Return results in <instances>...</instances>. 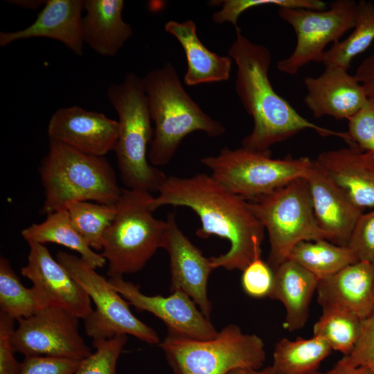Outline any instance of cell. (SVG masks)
<instances>
[{
    "instance_id": "obj_1",
    "label": "cell",
    "mask_w": 374,
    "mask_h": 374,
    "mask_svg": "<svg viewBox=\"0 0 374 374\" xmlns=\"http://www.w3.org/2000/svg\"><path fill=\"white\" fill-rule=\"evenodd\" d=\"M158 193L150 203L152 211L164 205L188 207L199 217L202 226L196 231L197 236L217 235L230 242L225 253L210 258L214 269L242 271L261 258L264 226L247 200L226 190L211 175L167 177Z\"/></svg>"
},
{
    "instance_id": "obj_2",
    "label": "cell",
    "mask_w": 374,
    "mask_h": 374,
    "mask_svg": "<svg viewBox=\"0 0 374 374\" xmlns=\"http://www.w3.org/2000/svg\"><path fill=\"white\" fill-rule=\"evenodd\" d=\"M235 30L236 37L228 55L237 66L236 93L253 122L242 147L258 152L270 151L274 144L305 130H312L322 136H337L348 145L353 143L347 132L332 130L309 121L278 95L269 79V50L249 40L239 28Z\"/></svg>"
},
{
    "instance_id": "obj_3",
    "label": "cell",
    "mask_w": 374,
    "mask_h": 374,
    "mask_svg": "<svg viewBox=\"0 0 374 374\" xmlns=\"http://www.w3.org/2000/svg\"><path fill=\"white\" fill-rule=\"evenodd\" d=\"M143 82L154 124L148 151L152 166L167 165L190 133L201 131L218 137L225 132V127L205 113L186 91L172 64L150 71Z\"/></svg>"
},
{
    "instance_id": "obj_4",
    "label": "cell",
    "mask_w": 374,
    "mask_h": 374,
    "mask_svg": "<svg viewBox=\"0 0 374 374\" xmlns=\"http://www.w3.org/2000/svg\"><path fill=\"white\" fill-rule=\"evenodd\" d=\"M107 96L118 118L114 151L122 182L125 188L158 192L167 176L148 161L154 128L143 78L127 73L108 87Z\"/></svg>"
},
{
    "instance_id": "obj_5",
    "label": "cell",
    "mask_w": 374,
    "mask_h": 374,
    "mask_svg": "<svg viewBox=\"0 0 374 374\" xmlns=\"http://www.w3.org/2000/svg\"><path fill=\"white\" fill-rule=\"evenodd\" d=\"M39 172L44 189L42 212L46 215L66 209L74 202L114 204L123 190L105 157L85 154L53 140Z\"/></svg>"
},
{
    "instance_id": "obj_6",
    "label": "cell",
    "mask_w": 374,
    "mask_h": 374,
    "mask_svg": "<svg viewBox=\"0 0 374 374\" xmlns=\"http://www.w3.org/2000/svg\"><path fill=\"white\" fill-rule=\"evenodd\" d=\"M153 197L148 191L123 188L103 240L101 255L108 263L109 277L140 271L162 248L166 221L152 215Z\"/></svg>"
},
{
    "instance_id": "obj_7",
    "label": "cell",
    "mask_w": 374,
    "mask_h": 374,
    "mask_svg": "<svg viewBox=\"0 0 374 374\" xmlns=\"http://www.w3.org/2000/svg\"><path fill=\"white\" fill-rule=\"evenodd\" d=\"M159 346L174 374H227L238 368H261L266 360L262 339L233 324L207 340L168 329Z\"/></svg>"
},
{
    "instance_id": "obj_8",
    "label": "cell",
    "mask_w": 374,
    "mask_h": 374,
    "mask_svg": "<svg viewBox=\"0 0 374 374\" xmlns=\"http://www.w3.org/2000/svg\"><path fill=\"white\" fill-rule=\"evenodd\" d=\"M247 202L268 234L267 263L274 271L299 242L326 239L315 219L305 177Z\"/></svg>"
},
{
    "instance_id": "obj_9",
    "label": "cell",
    "mask_w": 374,
    "mask_h": 374,
    "mask_svg": "<svg viewBox=\"0 0 374 374\" xmlns=\"http://www.w3.org/2000/svg\"><path fill=\"white\" fill-rule=\"evenodd\" d=\"M312 161L305 157L273 159L271 151L243 147L224 148L217 155L201 159L216 181L246 200L266 195L294 179L305 177Z\"/></svg>"
},
{
    "instance_id": "obj_10",
    "label": "cell",
    "mask_w": 374,
    "mask_h": 374,
    "mask_svg": "<svg viewBox=\"0 0 374 374\" xmlns=\"http://www.w3.org/2000/svg\"><path fill=\"white\" fill-rule=\"evenodd\" d=\"M57 260L84 289L95 305L84 319L87 335L94 341L130 335L149 344H160L154 330L131 312L130 303L80 257L65 251L56 254Z\"/></svg>"
},
{
    "instance_id": "obj_11",
    "label": "cell",
    "mask_w": 374,
    "mask_h": 374,
    "mask_svg": "<svg viewBox=\"0 0 374 374\" xmlns=\"http://www.w3.org/2000/svg\"><path fill=\"white\" fill-rule=\"evenodd\" d=\"M357 8L353 0H336L323 10L280 8L278 16L294 28L296 44L292 54L277 63L278 71L295 75L311 62H321L326 46L355 28Z\"/></svg>"
},
{
    "instance_id": "obj_12",
    "label": "cell",
    "mask_w": 374,
    "mask_h": 374,
    "mask_svg": "<svg viewBox=\"0 0 374 374\" xmlns=\"http://www.w3.org/2000/svg\"><path fill=\"white\" fill-rule=\"evenodd\" d=\"M78 318L66 310L46 307L17 320L12 342L24 356H49L81 361L92 352L78 330Z\"/></svg>"
},
{
    "instance_id": "obj_13",
    "label": "cell",
    "mask_w": 374,
    "mask_h": 374,
    "mask_svg": "<svg viewBox=\"0 0 374 374\" xmlns=\"http://www.w3.org/2000/svg\"><path fill=\"white\" fill-rule=\"evenodd\" d=\"M108 280L130 305L139 311L152 314L164 322L168 329L199 340L213 339L219 332L182 291H175L168 296H148L140 291L138 285L124 280L122 276H111Z\"/></svg>"
},
{
    "instance_id": "obj_14",
    "label": "cell",
    "mask_w": 374,
    "mask_h": 374,
    "mask_svg": "<svg viewBox=\"0 0 374 374\" xmlns=\"http://www.w3.org/2000/svg\"><path fill=\"white\" fill-rule=\"evenodd\" d=\"M27 264L21 274L29 279L46 307L62 308L83 320L93 311L82 286L54 259L44 244L30 242Z\"/></svg>"
},
{
    "instance_id": "obj_15",
    "label": "cell",
    "mask_w": 374,
    "mask_h": 374,
    "mask_svg": "<svg viewBox=\"0 0 374 374\" xmlns=\"http://www.w3.org/2000/svg\"><path fill=\"white\" fill-rule=\"evenodd\" d=\"M162 248L170 258V291H182L198 306L203 314L209 319L211 303L208 299L207 286L209 276L214 269L211 259L206 258L179 229L175 213H169Z\"/></svg>"
},
{
    "instance_id": "obj_16",
    "label": "cell",
    "mask_w": 374,
    "mask_h": 374,
    "mask_svg": "<svg viewBox=\"0 0 374 374\" xmlns=\"http://www.w3.org/2000/svg\"><path fill=\"white\" fill-rule=\"evenodd\" d=\"M47 134L55 141L85 154L105 157L114 151L118 121L79 106L57 109L49 119Z\"/></svg>"
},
{
    "instance_id": "obj_17",
    "label": "cell",
    "mask_w": 374,
    "mask_h": 374,
    "mask_svg": "<svg viewBox=\"0 0 374 374\" xmlns=\"http://www.w3.org/2000/svg\"><path fill=\"white\" fill-rule=\"evenodd\" d=\"M317 222L334 244L347 247L363 213L314 160L305 176Z\"/></svg>"
},
{
    "instance_id": "obj_18",
    "label": "cell",
    "mask_w": 374,
    "mask_h": 374,
    "mask_svg": "<svg viewBox=\"0 0 374 374\" xmlns=\"http://www.w3.org/2000/svg\"><path fill=\"white\" fill-rule=\"evenodd\" d=\"M305 103L316 118L332 116L336 120L355 116L368 101L355 75L338 66L326 67L317 77H306Z\"/></svg>"
},
{
    "instance_id": "obj_19",
    "label": "cell",
    "mask_w": 374,
    "mask_h": 374,
    "mask_svg": "<svg viewBox=\"0 0 374 374\" xmlns=\"http://www.w3.org/2000/svg\"><path fill=\"white\" fill-rule=\"evenodd\" d=\"M83 0H47L35 20L24 29L0 33V46L18 40L48 38L62 43L78 55L83 53Z\"/></svg>"
},
{
    "instance_id": "obj_20",
    "label": "cell",
    "mask_w": 374,
    "mask_h": 374,
    "mask_svg": "<svg viewBox=\"0 0 374 374\" xmlns=\"http://www.w3.org/2000/svg\"><path fill=\"white\" fill-rule=\"evenodd\" d=\"M317 294L322 309L339 308L364 319L374 310V265L358 260L319 279Z\"/></svg>"
},
{
    "instance_id": "obj_21",
    "label": "cell",
    "mask_w": 374,
    "mask_h": 374,
    "mask_svg": "<svg viewBox=\"0 0 374 374\" xmlns=\"http://www.w3.org/2000/svg\"><path fill=\"white\" fill-rule=\"evenodd\" d=\"M359 208H374V154L356 145L321 152L315 159Z\"/></svg>"
},
{
    "instance_id": "obj_22",
    "label": "cell",
    "mask_w": 374,
    "mask_h": 374,
    "mask_svg": "<svg viewBox=\"0 0 374 374\" xmlns=\"http://www.w3.org/2000/svg\"><path fill=\"white\" fill-rule=\"evenodd\" d=\"M124 6L122 0H84V44L99 55H116L133 33L123 19Z\"/></svg>"
},
{
    "instance_id": "obj_23",
    "label": "cell",
    "mask_w": 374,
    "mask_h": 374,
    "mask_svg": "<svg viewBox=\"0 0 374 374\" xmlns=\"http://www.w3.org/2000/svg\"><path fill=\"white\" fill-rule=\"evenodd\" d=\"M319 280L316 276L290 259L274 270L273 286L268 297L283 304L285 330L294 332L305 326Z\"/></svg>"
},
{
    "instance_id": "obj_24",
    "label": "cell",
    "mask_w": 374,
    "mask_h": 374,
    "mask_svg": "<svg viewBox=\"0 0 374 374\" xmlns=\"http://www.w3.org/2000/svg\"><path fill=\"white\" fill-rule=\"evenodd\" d=\"M164 28L177 39L185 52L187 70L184 80L186 84L195 86L229 80L232 59L229 55L220 56L209 51L199 39L193 21L170 20L165 24Z\"/></svg>"
},
{
    "instance_id": "obj_25",
    "label": "cell",
    "mask_w": 374,
    "mask_h": 374,
    "mask_svg": "<svg viewBox=\"0 0 374 374\" xmlns=\"http://www.w3.org/2000/svg\"><path fill=\"white\" fill-rule=\"evenodd\" d=\"M21 234L28 243H55L75 251L94 269L107 263L101 253L95 252L75 229L66 209L48 214L44 221L24 229Z\"/></svg>"
},
{
    "instance_id": "obj_26",
    "label": "cell",
    "mask_w": 374,
    "mask_h": 374,
    "mask_svg": "<svg viewBox=\"0 0 374 374\" xmlns=\"http://www.w3.org/2000/svg\"><path fill=\"white\" fill-rule=\"evenodd\" d=\"M332 348L321 337L280 339L276 344L271 365L274 374H310L317 371Z\"/></svg>"
},
{
    "instance_id": "obj_27",
    "label": "cell",
    "mask_w": 374,
    "mask_h": 374,
    "mask_svg": "<svg viewBox=\"0 0 374 374\" xmlns=\"http://www.w3.org/2000/svg\"><path fill=\"white\" fill-rule=\"evenodd\" d=\"M319 279L332 275L358 261L348 247L334 244L326 239L303 241L297 244L288 257Z\"/></svg>"
},
{
    "instance_id": "obj_28",
    "label": "cell",
    "mask_w": 374,
    "mask_h": 374,
    "mask_svg": "<svg viewBox=\"0 0 374 374\" xmlns=\"http://www.w3.org/2000/svg\"><path fill=\"white\" fill-rule=\"evenodd\" d=\"M353 32L342 41L332 44L326 51L321 62L325 67L338 66L348 70L352 60L374 42V4L357 3L356 24Z\"/></svg>"
},
{
    "instance_id": "obj_29",
    "label": "cell",
    "mask_w": 374,
    "mask_h": 374,
    "mask_svg": "<svg viewBox=\"0 0 374 374\" xmlns=\"http://www.w3.org/2000/svg\"><path fill=\"white\" fill-rule=\"evenodd\" d=\"M46 305L33 287L28 288L13 271L9 260L0 258V311L19 320L28 318Z\"/></svg>"
},
{
    "instance_id": "obj_30",
    "label": "cell",
    "mask_w": 374,
    "mask_h": 374,
    "mask_svg": "<svg viewBox=\"0 0 374 374\" xmlns=\"http://www.w3.org/2000/svg\"><path fill=\"white\" fill-rule=\"evenodd\" d=\"M362 319L345 310L323 308L313 334L324 339L332 350L348 355L360 335Z\"/></svg>"
},
{
    "instance_id": "obj_31",
    "label": "cell",
    "mask_w": 374,
    "mask_h": 374,
    "mask_svg": "<svg viewBox=\"0 0 374 374\" xmlns=\"http://www.w3.org/2000/svg\"><path fill=\"white\" fill-rule=\"evenodd\" d=\"M66 209L78 232L93 250L102 251L104 234L116 214V205L74 202Z\"/></svg>"
},
{
    "instance_id": "obj_32",
    "label": "cell",
    "mask_w": 374,
    "mask_h": 374,
    "mask_svg": "<svg viewBox=\"0 0 374 374\" xmlns=\"http://www.w3.org/2000/svg\"><path fill=\"white\" fill-rule=\"evenodd\" d=\"M222 8L213 14V21L219 24L231 23L235 29L240 15L250 8L265 5L280 8H303L313 10H326L327 4L320 0H226L219 1Z\"/></svg>"
},
{
    "instance_id": "obj_33",
    "label": "cell",
    "mask_w": 374,
    "mask_h": 374,
    "mask_svg": "<svg viewBox=\"0 0 374 374\" xmlns=\"http://www.w3.org/2000/svg\"><path fill=\"white\" fill-rule=\"evenodd\" d=\"M127 340V335H118L93 341L96 350L80 362L74 374H116L117 362Z\"/></svg>"
},
{
    "instance_id": "obj_34",
    "label": "cell",
    "mask_w": 374,
    "mask_h": 374,
    "mask_svg": "<svg viewBox=\"0 0 374 374\" xmlns=\"http://www.w3.org/2000/svg\"><path fill=\"white\" fill-rule=\"evenodd\" d=\"M274 271L261 258L249 263L242 271L241 284L249 296L262 299L269 296L271 290Z\"/></svg>"
},
{
    "instance_id": "obj_35",
    "label": "cell",
    "mask_w": 374,
    "mask_h": 374,
    "mask_svg": "<svg viewBox=\"0 0 374 374\" xmlns=\"http://www.w3.org/2000/svg\"><path fill=\"white\" fill-rule=\"evenodd\" d=\"M347 133L355 145L374 154V103L368 98L365 105L348 120Z\"/></svg>"
},
{
    "instance_id": "obj_36",
    "label": "cell",
    "mask_w": 374,
    "mask_h": 374,
    "mask_svg": "<svg viewBox=\"0 0 374 374\" xmlns=\"http://www.w3.org/2000/svg\"><path fill=\"white\" fill-rule=\"evenodd\" d=\"M347 247L353 251L358 260L374 265V210L361 215Z\"/></svg>"
},
{
    "instance_id": "obj_37",
    "label": "cell",
    "mask_w": 374,
    "mask_h": 374,
    "mask_svg": "<svg viewBox=\"0 0 374 374\" xmlns=\"http://www.w3.org/2000/svg\"><path fill=\"white\" fill-rule=\"evenodd\" d=\"M346 357L353 366L364 367L374 374V310L362 319L358 340Z\"/></svg>"
},
{
    "instance_id": "obj_38",
    "label": "cell",
    "mask_w": 374,
    "mask_h": 374,
    "mask_svg": "<svg viewBox=\"0 0 374 374\" xmlns=\"http://www.w3.org/2000/svg\"><path fill=\"white\" fill-rule=\"evenodd\" d=\"M80 362L49 356H24L17 374H74Z\"/></svg>"
},
{
    "instance_id": "obj_39",
    "label": "cell",
    "mask_w": 374,
    "mask_h": 374,
    "mask_svg": "<svg viewBox=\"0 0 374 374\" xmlns=\"http://www.w3.org/2000/svg\"><path fill=\"white\" fill-rule=\"evenodd\" d=\"M15 319L0 312V374H17L20 367L15 355L12 336Z\"/></svg>"
},
{
    "instance_id": "obj_40",
    "label": "cell",
    "mask_w": 374,
    "mask_h": 374,
    "mask_svg": "<svg viewBox=\"0 0 374 374\" xmlns=\"http://www.w3.org/2000/svg\"><path fill=\"white\" fill-rule=\"evenodd\" d=\"M355 75L362 85L367 98L374 103V51L360 63Z\"/></svg>"
},
{
    "instance_id": "obj_41",
    "label": "cell",
    "mask_w": 374,
    "mask_h": 374,
    "mask_svg": "<svg viewBox=\"0 0 374 374\" xmlns=\"http://www.w3.org/2000/svg\"><path fill=\"white\" fill-rule=\"evenodd\" d=\"M333 374H371L369 371L364 367H355L348 360L346 356H344L332 368Z\"/></svg>"
},
{
    "instance_id": "obj_42",
    "label": "cell",
    "mask_w": 374,
    "mask_h": 374,
    "mask_svg": "<svg viewBox=\"0 0 374 374\" xmlns=\"http://www.w3.org/2000/svg\"><path fill=\"white\" fill-rule=\"evenodd\" d=\"M9 3L15 4L25 9L35 10L43 6L46 1L43 0H14L8 1Z\"/></svg>"
},
{
    "instance_id": "obj_43",
    "label": "cell",
    "mask_w": 374,
    "mask_h": 374,
    "mask_svg": "<svg viewBox=\"0 0 374 374\" xmlns=\"http://www.w3.org/2000/svg\"><path fill=\"white\" fill-rule=\"evenodd\" d=\"M227 374H274L271 366L261 368H238L233 370Z\"/></svg>"
},
{
    "instance_id": "obj_44",
    "label": "cell",
    "mask_w": 374,
    "mask_h": 374,
    "mask_svg": "<svg viewBox=\"0 0 374 374\" xmlns=\"http://www.w3.org/2000/svg\"><path fill=\"white\" fill-rule=\"evenodd\" d=\"M310 374H333V371H332V369H331L329 371L326 372V373H320V372L316 371V372L310 373Z\"/></svg>"
}]
</instances>
